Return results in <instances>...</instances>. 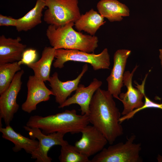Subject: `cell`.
Segmentation results:
<instances>
[{
	"mask_svg": "<svg viewBox=\"0 0 162 162\" xmlns=\"http://www.w3.org/2000/svg\"><path fill=\"white\" fill-rule=\"evenodd\" d=\"M0 132L2 138L13 142L14 146L13 151L16 152L23 149L27 153L31 154L36 150L39 145V141L35 139L25 137L15 131L10 125L5 128H0Z\"/></svg>",
	"mask_w": 162,
	"mask_h": 162,
	"instance_id": "cell-16",
	"label": "cell"
},
{
	"mask_svg": "<svg viewBox=\"0 0 162 162\" xmlns=\"http://www.w3.org/2000/svg\"><path fill=\"white\" fill-rule=\"evenodd\" d=\"M102 84L101 81L94 78L87 87H85L83 84L79 85L75 94L59 105L58 108H62L72 104H76L80 107L81 114L88 115L89 105L93 96Z\"/></svg>",
	"mask_w": 162,
	"mask_h": 162,
	"instance_id": "cell-13",
	"label": "cell"
},
{
	"mask_svg": "<svg viewBox=\"0 0 162 162\" xmlns=\"http://www.w3.org/2000/svg\"><path fill=\"white\" fill-rule=\"evenodd\" d=\"M45 0H37L34 7L22 17L17 19L15 27L18 32L27 31L41 23Z\"/></svg>",
	"mask_w": 162,
	"mask_h": 162,
	"instance_id": "cell-19",
	"label": "cell"
},
{
	"mask_svg": "<svg viewBox=\"0 0 162 162\" xmlns=\"http://www.w3.org/2000/svg\"><path fill=\"white\" fill-rule=\"evenodd\" d=\"M47 9L44 20L49 25L56 26L75 22L81 15L78 0H45Z\"/></svg>",
	"mask_w": 162,
	"mask_h": 162,
	"instance_id": "cell-6",
	"label": "cell"
},
{
	"mask_svg": "<svg viewBox=\"0 0 162 162\" xmlns=\"http://www.w3.org/2000/svg\"><path fill=\"white\" fill-rule=\"evenodd\" d=\"M37 58L36 50L29 49L25 50L23 53L21 60L18 62V64L21 65L28 64L35 62Z\"/></svg>",
	"mask_w": 162,
	"mask_h": 162,
	"instance_id": "cell-24",
	"label": "cell"
},
{
	"mask_svg": "<svg viewBox=\"0 0 162 162\" xmlns=\"http://www.w3.org/2000/svg\"><path fill=\"white\" fill-rule=\"evenodd\" d=\"M131 53L128 50L119 49L115 53L113 65L110 75L106 79L107 90L117 99L123 86V77L127 60Z\"/></svg>",
	"mask_w": 162,
	"mask_h": 162,
	"instance_id": "cell-12",
	"label": "cell"
},
{
	"mask_svg": "<svg viewBox=\"0 0 162 162\" xmlns=\"http://www.w3.org/2000/svg\"><path fill=\"white\" fill-rule=\"evenodd\" d=\"M113 96L107 90L98 88L89 105V121L105 136L110 145L123 134L119 120L121 114Z\"/></svg>",
	"mask_w": 162,
	"mask_h": 162,
	"instance_id": "cell-1",
	"label": "cell"
},
{
	"mask_svg": "<svg viewBox=\"0 0 162 162\" xmlns=\"http://www.w3.org/2000/svg\"><path fill=\"white\" fill-rule=\"evenodd\" d=\"M18 62L0 64V95L9 87L16 73L21 70Z\"/></svg>",
	"mask_w": 162,
	"mask_h": 162,
	"instance_id": "cell-21",
	"label": "cell"
},
{
	"mask_svg": "<svg viewBox=\"0 0 162 162\" xmlns=\"http://www.w3.org/2000/svg\"><path fill=\"white\" fill-rule=\"evenodd\" d=\"M136 136L133 134L125 143L119 142L104 148L95 155L91 162H140V154L141 144L134 141Z\"/></svg>",
	"mask_w": 162,
	"mask_h": 162,
	"instance_id": "cell-4",
	"label": "cell"
},
{
	"mask_svg": "<svg viewBox=\"0 0 162 162\" xmlns=\"http://www.w3.org/2000/svg\"><path fill=\"white\" fill-rule=\"evenodd\" d=\"M138 66L136 65L131 72L127 71L124 74L123 84L126 86L127 91L125 93H121L117 99L121 101L123 105L124 109L121 113L122 116L127 115L134 110L141 107L144 104L142 99L145 94L144 86L148 74L146 75L141 85H139L136 82V85L135 86L137 88H134L132 84L133 75Z\"/></svg>",
	"mask_w": 162,
	"mask_h": 162,
	"instance_id": "cell-8",
	"label": "cell"
},
{
	"mask_svg": "<svg viewBox=\"0 0 162 162\" xmlns=\"http://www.w3.org/2000/svg\"><path fill=\"white\" fill-rule=\"evenodd\" d=\"M106 22L104 18L92 8L80 16L75 22L76 29L80 32L84 31L94 36L100 27Z\"/></svg>",
	"mask_w": 162,
	"mask_h": 162,
	"instance_id": "cell-20",
	"label": "cell"
},
{
	"mask_svg": "<svg viewBox=\"0 0 162 162\" xmlns=\"http://www.w3.org/2000/svg\"><path fill=\"white\" fill-rule=\"evenodd\" d=\"M23 128L28 132L31 138L37 139L39 141L38 148L31 154V158L36 159V162H51L52 159L48 155L50 148L55 145L61 146L68 143L64 139L65 134L56 132L46 134L38 128H31L26 125Z\"/></svg>",
	"mask_w": 162,
	"mask_h": 162,
	"instance_id": "cell-7",
	"label": "cell"
},
{
	"mask_svg": "<svg viewBox=\"0 0 162 162\" xmlns=\"http://www.w3.org/2000/svg\"><path fill=\"white\" fill-rule=\"evenodd\" d=\"M81 133V138L74 146L80 153L89 158L102 150L108 143L104 135L93 125L88 124Z\"/></svg>",
	"mask_w": 162,
	"mask_h": 162,
	"instance_id": "cell-10",
	"label": "cell"
},
{
	"mask_svg": "<svg viewBox=\"0 0 162 162\" xmlns=\"http://www.w3.org/2000/svg\"><path fill=\"white\" fill-rule=\"evenodd\" d=\"M98 13L110 21H120L130 15L128 7L117 0H100L97 3Z\"/></svg>",
	"mask_w": 162,
	"mask_h": 162,
	"instance_id": "cell-17",
	"label": "cell"
},
{
	"mask_svg": "<svg viewBox=\"0 0 162 162\" xmlns=\"http://www.w3.org/2000/svg\"><path fill=\"white\" fill-rule=\"evenodd\" d=\"M24 73L23 70L17 72L8 88L0 95V118L6 125H10L19 109L16 99L21 89V78Z\"/></svg>",
	"mask_w": 162,
	"mask_h": 162,
	"instance_id": "cell-9",
	"label": "cell"
},
{
	"mask_svg": "<svg viewBox=\"0 0 162 162\" xmlns=\"http://www.w3.org/2000/svg\"><path fill=\"white\" fill-rule=\"evenodd\" d=\"M58 159L60 162H91L88 157L68 143L61 146Z\"/></svg>",
	"mask_w": 162,
	"mask_h": 162,
	"instance_id": "cell-22",
	"label": "cell"
},
{
	"mask_svg": "<svg viewBox=\"0 0 162 162\" xmlns=\"http://www.w3.org/2000/svg\"><path fill=\"white\" fill-rule=\"evenodd\" d=\"M17 19L10 16L0 14V26H12L16 27V24Z\"/></svg>",
	"mask_w": 162,
	"mask_h": 162,
	"instance_id": "cell-25",
	"label": "cell"
},
{
	"mask_svg": "<svg viewBox=\"0 0 162 162\" xmlns=\"http://www.w3.org/2000/svg\"><path fill=\"white\" fill-rule=\"evenodd\" d=\"M21 38L0 37V64L13 63L20 61L26 45L20 42Z\"/></svg>",
	"mask_w": 162,
	"mask_h": 162,
	"instance_id": "cell-15",
	"label": "cell"
},
{
	"mask_svg": "<svg viewBox=\"0 0 162 162\" xmlns=\"http://www.w3.org/2000/svg\"><path fill=\"white\" fill-rule=\"evenodd\" d=\"M55 55V49L52 46H45L39 60L27 66L33 70L36 78L44 82H49L51 68Z\"/></svg>",
	"mask_w": 162,
	"mask_h": 162,
	"instance_id": "cell-18",
	"label": "cell"
},
{
	"mask_svg": "<svg viewBox=\"0 0 162 162\" xmlns=\"http://www.w3.org/2000/svg\"><path fill=\"white\" fill-rule=\"evenodd\" d=\"M89 123L88 115H78L73 109L44 117L32 116L26 125L39 128L46 134L56 132L74 134L81 133Z\"/></svg>",
	"mask_w": 162,
	"mask_h": 162,
	"instance_id": "cell-2",
	"label": "cell"
},
{
	"mask_svg": "<svg viewBox=\"0 0 162 162\" xmlns=\"http://www.w3.org/2000/svg\"><path fill=\"white\" fill-rule=\"evenodd\" d=\"M44 82L34 75L29 76L27 83L26 99L21 106L23 111L31 113L36 110L38 104L49 100L50 96L54 95L51 90L46 87Z\"/></svg>",
	"mask_w": 162,
	"mask_h": 162,
	"instance_id": "cell-11",
	"label": "cell"
},
{
	"mask_svg": "<svg viewBox=\"0 0 162 162\" xmlns=\"http://www.w3.org/2000/svg\"><path fill=\"white\" fill-rule=\"evenodd\" d=\"M145 102L143 105L141 107L134 110L132 112L125 116H122L120 118L119 121L121 124L125 120H128L132 118L138 112L143 110L147 108H153L159 109L162 110V104L155 102L144 95Z\"/></svg>",
	"mask_w": 162,
	"mask_h": 162,
	"instance_id": "cell-23",
	"label": "cell"
},
{
	"mask_svg": "<svg viewBox=\"0 0 162 162\" xmlns=\"http://www.w3.org/2000/svg\"><path fill=\"white\" fill-rule=\"evenodd\" d=\"M88 68L87 63L84 65L81 73L73 80L62 82L59 79L58 74L56 72L50 77L49 82L51 90L55 96L56 102L59 105L63 103L71 93L77 89L81 79Z\"/></svg>",
	"mask_w": 162,
	"mask_h": 162,
	"instance_id": "cell-14",
	"label": "cell"
},
{
	"mask_svg": "<svg viewBox=\"0 0 162 162\" xmlns=\"http://www.w3.org/2000/svg\"><path fill=\"white\" fill-rule=\"evenodd\" d=\"M159 57L160 60L161 65L162 68V49L159 50Z\"/></svg>",
	"mask_w": 162,
	"mask_h": 162,
	"instance_id": "cell-26",
	"label": "cell"
},
{
	"mask_svg": "<svg viewBox=\"0 0 162 162\" xmlns=\"http://www.w3.org/2000/svg\"><path fill=\"white\" fill-rule=\"evenodd\" d=\"M56 58L53 65L61 69L64 63L69 61L84 62L90 64L93 69H109L110 64V56L107 48L100 53H88L74 49H60L56 50Z\"/></svg>",
	"mask_w": 162,
	"mask_h": 162,
	"instance_id": "cell-5",
	"label": "cell"
},
{
	"mask_svg": "<svg viewBox=\"0 0 162 162\" xmlns=\"http://www.w3.org/2000/svg\"><path fill=\"white\" fill-rule=\"evenodd\" d=\"M74 24L71 22L59 26L49 25L46 35L51 46L56 50L74 49L94 53L98 46V37L76 31L73 28Z\"/></svg>",
	"mask_w": 162,
	"mask_h": 162,
	"instance_id": "cell-3",
	"label": "cell"
}]
</instances>
